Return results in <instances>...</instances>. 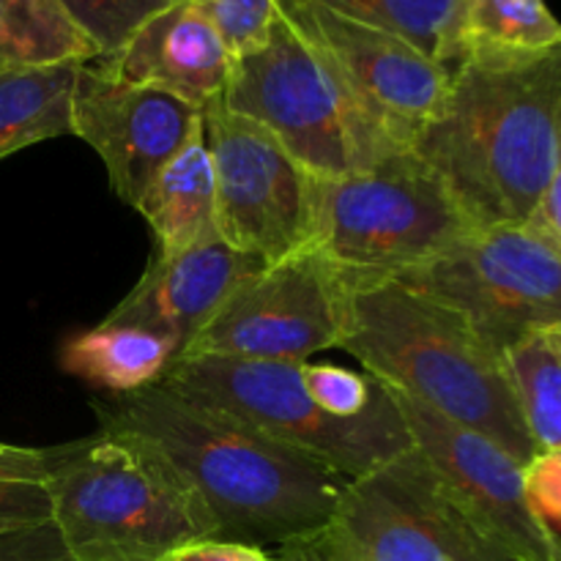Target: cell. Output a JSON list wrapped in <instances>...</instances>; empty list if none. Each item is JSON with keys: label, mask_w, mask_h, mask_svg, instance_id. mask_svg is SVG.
I'll list each match as a JSON object with an SVG mask.
<instances>
[{"label": "cell", "mask_w": 561, "mask_h": 561, "mask_svg": "<svg viewBox=\"0 0 561 561\" xmlns=\"http://www.w3.org/2000/svg\"><path fill=\"white\" fill-rule=\"evenodd\" d=\"M80 66H0V159L71 135V91Z\"/></svg>", "instance_id": "19"}, {"label": "cell", "mask_w": 561, "mask_h": 561, "mask_svg": "<svg viewBox=\"0 0 561 561\" xmlns=\"http://www.w3.org/2000/svg\"><path fill=\"white\" fill-rule=\"evenodd\" d=\"M82 33L99 49V58L118 53L151 16L181 0H60Z\"/></svg>", "instance_id": "24"}, {"label": "cell", "mask_w": 561, "mask_h": 561, "mask_svg": "<svg viewBox=\"0 0 561 561\" xmlns=\"http://www.w3.org/2000/svg\"><path fill=\"white\" fill-rule=\"evenodd\" d=\"M329 529L359 561H513L416 447L345 482Z\"/></svg>", "instance_id": "10"}, {"label": "cell", "mask_w": 561, "mask_h": 561, "mask_svg": "<svg viewBox=\"0 0 561 561\" xmlns=\"http://www.w3.org/2000/svg\"><path fill=\"white\" fill-rule=\"evenodd\" d=\"M219 99L261 124L296 162L323 179L359 173L409 151L279 11L266 42L233 58Z\"/></svg>", "instance_id": "5"}, {"label": "cell", "mask_w": 561, "mask_h": 561, "mask_svg": "<svg viewBox=\"0 0 561 561\" xmlns=\"http://www.w3.org/2000/svg\"><path fill=\"white\" fill-rule=\"evenodd\" d=\"M53 524L47 482L0 480V531Z\"/></svg>", "instance_id": "27"}, {"label": "cell", "mask_w": 561, "mask_h": 561, "mask_svg": "<svg viewBox=\"0 0 561 561\" xmlns=\"http://www.w3.org/2000/svg\"><path fill=\"white\" fill-rule=\"evenodd\" d=\"M214 168V228L263 263L312 244V173L261 124L214 99L203 107Z\"/></svg>", "instance_id": "11"}, {"label": "cell", "mask_w": 561, "mask_h": 561, "mask_svg": "<svg viewBox=\"0 0 561 561\" xmlns=\"http://www.w3.org/2000/svg\"><path fill=\"white\" fill-rule=\"evenodd\" d=\"M69 455V444L60 447H16L0 442V480L47 482Z\"/></svg>", "instance_id": "29"}, {"label": "cell", "mask_w": 561, "mask_h": 561, "mask_svg": "<svg viewBox=\"0 0 561 561\" xmlns=\"http://www.w3.org/2000/svg\"><path fill=\"white\" fill-rule=\"evenodd\" d=\"M60 367L102 394H131L168 376L179 351L162 334L102 321L60 345Z\"/></svg>", "instance_id": "18"}, {"label": "cell", "mask_w": 561, "mask_h": 561, "mask_svg": "<svg viewBox=\"0 0 561 561\" xmlns=\"http://www.w3.org/2000/svg\"><path fill=\"white\" fill-rule=\"evenodd\" d=\"M471 228L442 175L411 148L359 173L312 175V244L348 279L398 277Z\"/></svg>", "instance_id": "7"}, {"label": "cell", "mask_w": 561, "mask_h": 561, "mask_svg": "<svg viewBox=\"0 0 561 561\" xmlns=\"http://www.w3.org/2000/svg\"><path fill=\"white\" fill-rule=\"evenodd\" d=\"M345 299L348 277L307 244L241 279L181 356L307 362L340 348Z\"/></svg>", "instance_id": "9"}, {"label": "cell", "mask_w": 561, "mask_h": 561, "mask_svg": "<svg viewBox=\"0 0 561 561\" xmlns=\"http://www.w3.org/2000/svg\"><path fill=\"white\" fill-rule=\"evenodd\" d=\"M277 11L332 60L389 135L414 146L422 126L442 104L453 71L405 38L337 14L316 0H277Z\"/></svg>", "instance_id": "13"}, {"label": "cell", "mask_w": 561, "mask_h": 561, "mask_svg": "<svg viewBox=\"0 0 561 561\" xmlns=\"http://www.w3.org/2000/svg\"><path fill=\"white\" fill-rule=\"evenodd\" d=\"M389 389V387H387ZM414 447L453 488L477 529L513 561H561V535L531 510L524 466L482 433L389 389Z\"/></svg>", "instance_id": "12"}, {"label": "cell", "mask_w": 561, "mask_h": 561, "mask_svg": "<svg viewBox=\"0 0 561 561\" xmlns=\"http://www.w3.org/2000/svg\"><path fill=\"white\" fill-rule=\"evenodd\" d=\"M340 348L378 383L482 433L520 466L540 453L504 356L442 301L394 279H348Z\"/></svg>", "instance_id": "3"}, {"label": "cell", "mask_w": 561, "mask_h": 561, "mask_svg": "<svg viewBox=\"0 0 561 561\" xmlns=\"http://www.w3.org/2000/svg\"><path fill=\"white\" fill-rule=\"evenodd\" d=\"M261 266L263 261L233 250L214 228L179 255H153L135 288L104 321L131 323L162 334L181 356L217 316L236 285Z\"/></svg>", "instance_id": "15"}, {"label": "cell", "mask_w": 561, "mask_h": 561, "mask_svg": "<svg viewBox=\"0 0 561 561\" xmlns=\"http://www.w3.org/2000/svg\"><path fill=\"white\" fill-rule=\"evenodd\" d=\"M137 211L157 239V255L190 250L214 230V168L203 124L164 164L137 201Z\"/></svg>", "instance_id": "17"}, {"label": "cell", "mask_w": 561, "mask_h": 561, "mask_svg": "<svg viewBox=\"0 0 561 561\" xmlns=\"http://www.w3.org/2000/svg\"><path fill=\"white\" fill-rule=\"evenodd\" d=\"M203 124V110L173 93L115 80L96 64L77 69L71 135L96 151L110 190L135 208L159 170Z\"/></svg>", "instance_id": "14"}, {"label": "cell", "mask_w": 561, "mask_h": 561, "mask_svg": "<svg viewBox=\"0 0 561 561\" xmlns=\"http://www.w3.org/2000/svg\"><path fill=\"white\" fill-rule=\"evenodd\" d=\"M411 151L474 228L529 222L561 164V44L469 49Z\"/></svg>", "instance_id": "2"}, {"label": "cell", "mask_w": 561, "mask_h": 561, "mask_svg": "<svg viewBox=\"0 0 561 561\" xmlns=\"http://www.w3.org/2000/svg\"><path fill=\"white\" fill-rule=\"evenodd\" d=\"M301 381L307 394L334 416H356L373 405L378 381L337 365H307L301 362Z\"/></svg>", "instance_id": "26"}, {"label": "cell", "mask_w": 561, "mask_h": 561, "mask_svg": "<svg viewBox=\"0 0 561 561\" xmlns=\"http://www.w3.org/2000/svg\"><path fill=\"white\" fill-rule=\"evenodd\" d=\"M159 383L222 409L345 480H356L414 447L383 383H378L370 409L356 416H334L307 394L301 362L181 356Z\"/></svg>", "instance_id": "6"}, {"label": "cell", "mask_w": 561, "mask_h": 561, "mask_svg": "<svg viewBox=\"0 0 561 561\" xmlns=\"http://www.w3.org/2000/svg\"><path fill=\"white\" fill-rule=\"evenodd\" d=\"M463 42L466 53H537L561 44V20L546 0H466Z\"/></svg>", "instance_id": "23"}, {"label": "cell", "mask_w": 561, "mask_h": 561, "mask_svg": "<svg viewBox=\"0 0 561 561\" xmlns=\"http://www.w3.org/2000/svg\"><path fill=\"white\" fill-rule=\"evenodd\" d=\"M268 553H272L274 561H359V557L329 526L316 531V535L285 542V546L274 548Z\"/></svg>", "instance_id": "31"}, {"label": "cell", "mask_w": 561, "mask_h": 561, "mask_svg": "<svg viewBox=\"0 0 561 561\" xmlns=\"http://www.w3.org/2000/svg\"><path fill=\"white\" fill-rule=\"evenodd\" d=\"M524 488L531 510L561 535V453L540 449L524 466Z\"/></svg>", "instance_id": "28"}, {"label": "cell", "mask_w": 561, "mask_h": 561, "mask_svg": "<svg viewBox=\"0 0 561 561\" xmlns=\"http://www.w3.org/2000/svg\"><path fill=\"white\" fill-rule=\"evenodd\" d=\"M531 219H537L542 228L551 230V233L561 241V164L557 175H553L551 186H548L546 197H542L540 208H537V214Z\"/></svg>", "instance_id": "33"}, {"label": "cell", "mask_w": 561, "mask_h": 561, "mask_svg": "<svg viewBox=\"0 0 561 561\" xmlns=\"http://www.w3.org/2000/svg\"><path fill=\"white\" fill-rule=\"evenodd\" d=\"M93 64L115 80L173 93L203 110L222 96L233 58L203 5L181 0L151 16L118 53Z\"/></svg>", "instance_id": "16"}, {"label": "cell", "mask_w": 561, "mask_h": 561, "mask_svg": "<svg viewBox=\"0 0 561 561\" xmlns=\"http://www.w3.org/2000/svg\"><path fill=\"white\" fill-rule=\"evenodd\" d=\"M168 561H274V557L263 548L241 546V542L197 540L170 553Z\"/></svg>", "instance_id": "32"}, {"label": "cell", "mask_w": 561, "mask_h": 561, "mask_svg": "<svg viewBox=\"0 0 561 561\" xmlns=\"http://www.w3.org/2000/svg\"><path fill=\"white\" fill-rule=\"evenodd\" d=\"M316 3L405 38L449 71L466 55V0H316Z\"/></svg>", "instance_id": "21"}, {"label": "cell", "mask_w": 561, "mask_h": 561, "mask_svg": "<svg viewBox=\"0 0 561 561\" xmlns=\"http://www.w3.org/2000/svg\"><path fill=\"white\" fill-rule=\"evenodd\" d=\"M551 337L557 340V345H559V348H561V329H553V332H551Z\"/></svg>", "instance_id": "34"}, {"label": "cell", "mask_w": 561, "mask_h": 561, "mask_svg": "<svg viewBox=\"0 0 561 561\" xmlns=\"http://www.w3.org/2000/svg\"><path fill=\"white\" fill-rule=\"evenodd\" d=\"M392 279L460 312L502 356L531 334L561 329V241L537 219L471 228Z\"/></svg>", "instance_id": "8"}, {"label": "cell", "mask_w": 561, "mask_h": 561, "mask_svg": "<svg viewBox=\"0 0 561 561\" xmlns=\"http://www.w3.org/2000/svg\"><path fill=\"white\" fill-rule=\"evenodd\" d=\"M510 383L537 449L561 453V348L551 332L531 334L504 354Z\"/></svg>", "instance_id": "22"}, {"label": "cell", "mask_w": 561, "mask_h": 561, "mask_svg": "<svg viewBox=\"0 0 561 561\" xmlns=\"http://www.w3.org/2000/svg\"><path fill=\"white\" fill-rule=\"evenodd\" d=\"M99 431L157 449L217 526L214 540L274 548L327 529L345 477L164 383L91 400Z\"/></svg>", "instance_id": "1"}, {"label": "cell", "mask_w": 561, "mask_h": 561, "mask_svg": "<svg viewBox=\"0 0 561 561\" xmlns=\"http://www.w3.org/2000/svg\"><path fill=\"white\" fill-rule=\"evenodd\" d=\"M53 524L71 561H168L217 526L146 442L99 431L69 442V455L47 480Z\"/></svg>", "instance_id": "4"}, {"label": "cell", "mask_w": 561, "mask_h": 561, "mask_svg": "<svg viewBox=\"0 0 561 561\" xmlns=\"http://www.w3.org/2000/svg\"><path fill=\"white\" fill-rule=\"evenodd\" d=\"M99 49L60 0H0V66L91 64Z\"/></svg>", "instance_id": "20"}, {"label": "cell", "mask_w": 561, "mask_h": 561, "mask_svg": "<svg viewBox=\"0 0 561 561\" xmlns=\"http://www.w3.org/2000/svg\"><path fill=\"white\" fill-rule=\"evenodd\" d=\"M0 561H71L55 524L0 531Z\"/></svg>", "instance_id": "30"}, {"label": "cell", "mask_w": 561, "mask_h": 561, "mask_svg": "<svg viewBox=\"0 0 561 561\" xmlns=\"http://www.w3.org/2000/svg\"><path fill=\"white\" fill-rule=\"evenodd\" d=\"M222 36L230 58L252 53L268 38L277 0H197Z\"/></svg>", "instance_id": "25"}]
</instances>
